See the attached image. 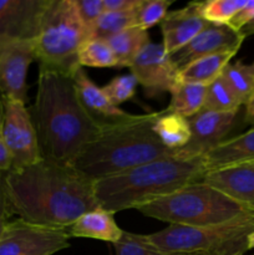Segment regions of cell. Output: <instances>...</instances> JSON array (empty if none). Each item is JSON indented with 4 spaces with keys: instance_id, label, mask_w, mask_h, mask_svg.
I'll use <instances>...</instances> for the list:
<instances>
[{
    "instance_id": "12",
    "label": "cell",
    "mask_w": 254,
    "mask_h": 255,
    "mask_svg": "<svg viewBox=\"0 0 254 255\" xmlns=\"http://www.w3.org/2000/svg\"><path fill=\"white\" fill-rule=\"evenodd\" d=\"M50 0H0V50L35 40Z\"/></svg>"
},
{
    "instance_id": "15",
    "label": "cell",
    "mask_w": 254,
    "mask_h": 255,
    "mask_svg": "<svg viewBox=\"0 0 254 255\" xmlns=\"http://www.w3.org/2000/svg\"><path fill=\"white\" fill-rule=\"evenodd\" d=\"M72 80L81 105L90 117L102 128L128 122L136 117V115L127 114L119 106L112 104L102 91V87L97 86L82 67L76 70V72L72 75Z\"/></svg>"
},
{
    "instance_id": "20",
    "label": "cell",
    "mask_w": 254,
    "mask_h": 255,
    "mask_svg": "<svg viewBox=\"0 0 254 255\" xmlns=\"http://www.w3.org/2000/svg\"><path fill=\"white\" fill-rule=\"evenodd\" d=\"M237 52H222L199 57L182 69L178 74V80L188 84L208 86L209 84L222 76L224 67L231 62Z\"/></svg>"
},
{
    "instance_id": "34",
    "label": "cell",
    "mask_w": 254,
    "mask_h": 255,
    "mask_svg": "<svg viewBox=\"0 0 254 255\" xmlns=\"http://www.w3.org/2000/svg\"><path fill=\"white\" fill-rule=\"evenodd\" d=\"M11 157L5 143L4 134H2V105L0 101V173H6L11 169Z\"/></svg>"
},
{
    "instance_id": "40",
    "label": "cell",
    "mask_w": 254,
    "mask_h": 255,
    "mask_svg": "<svg viewBox=\"0 0 254 255\" xmlns=\"http://www.w3.org/2000/svg\"><path fill=\"white\" fill-rule=\"evenodd\" d=\"M236 255H244V254H236Z\"/></svg>"
},
{
    "instance_id": "25",
    "label": "cell",
    "mask_w": 254,
    "mask_h": 255,
    "mask_svg": "<svg viewBox=\"0 0 254 255\" xmlns=\"http://www.w3.org/2000/svg\"><path fill=\"white\" fill-rule=\"evenodd\" d=\"M136 10L105 11L87 31L89 39L107 40L109 37L136 25Z\"/></svg>"
},
{
    "instance_id": "37",
    "label": "cell",
    "mask_w": 254,
    "mask_h": 255,
    "mask_svg": "<svg viewBox=\"0 0 254 255\" xmlns=\"http://www.w3.org/2000/svg\"><path fill=\"white\" fill-rule=\"evenodd\" d=\"M244 106H246V116H244V120H246L247 124L253 125L254 126V94L252 95V97L248 100V102Z\"/></svg>"
},
{
    "instance_id": "11",
    "label": "cell",
    "mask_w": 254,
    "mask_h": 255,
    "mask_svg": "<svg viewBox=\"0 0 254 255\" xmlns=\"http://www.w3.org/2000/svg\"><path fill=\"white\" fill-rule=\"evenodd\" d=\"M128 67L148 97L171 92L178 82V69L162 44H147Z\"/></svg>"
},
{
    "instance_id": "6",
    "label": "cell",
    "mask_w": 254,
    "mask_h": 255,
    "mask_svg": "<svg viewBox=\"0 0 254 255\" xmlns=\"http://www.w3.org/2000/svg\"><path fill=\"white\" fill-rule=\"evenodd\" d=\"M254 231V213L211 227L169 224L146 236L164 255H236L248 251V237Z\"/></svg>"
},
{
    "instance_id": "17",
    "label": "cell",
    "mask_w": 254,
    "mask_h": 255,
    "mask_svg": "<svg viewBox=\"0 0 254 255\" xmlns=\"http://www.w3.org/2000/svg\"><path fill=\"white\" fill-rule=\"evenodd\" d=\"M202 181L231 198L254 208V168L233 166L206 172Z\"/></svg>"
},
{
    "instance_id": "23",
    "label": "cell",
    "mask_w": 254,
    "mask_h": 255,
    "mask_svg": "<svg viewBox=\"0 0 254 255\" xmlns=\"http://www.w3.org/2000/svg\"><path fill=\"white\" fill-rule=\"evenodd\" d=\"M206 91L207 86L188 84L178 80L176 86L169 92L171 101L166 110L189 119L203 109Z\"/></svg>"
},
{
    "instance_id": "19",
    "label": "cell",
    "mask_w": 254,
    "mask_h": 255,
    "mask_svg": "<svg viewBox=\"0 0 254 255\" xmlns=\"http://www.w3.org/2000/svg\"><path fill=\"white\" fill-rule=\"evenodd\" d=\"M70 237L89 238L97 241L117 243L121 239L124 231L115 221V214L102 208H96L82 214L69 229Z\"/></svg>"
},
{
    "instance_id": "10",
    "label": "cell",
    "mask_w": 254,
    "mask_h": 255,
    "mask_svg": "<svg viewBox=\"0 0 254 255\" xmlns=\"http://www.w3.org/2000/svg\"><path fill=\"white\" fill-rule=\"evenodd\" d=\"M238 112H214L203 110L189 117L191 137L186 146L176 152L178 159L202 158L226 141L237 121Z\"/></svg>"
},
{
    "instance_id": "35",
    "label": "cell",
    "mask_w": 254,
    "mask_h": 255,
    "mask_svg": "<svg viewBox=\"0 0 254 255\" xmlns=\"http://www.w3.org/2000/svg\"><path fill=\"white\" fill-rule=\"evenodd\" d=\"M142 0H104L105 11H131L137 9Z\"/></svg>"
},
{
    "instance_id": "39",
    "label": "cell",
    "mask_w": 254,
    "mask_h": 255,
    "mask_svg": "<svg viewBox=\"0 0 254 255\" xmlns=\"http://www.w3.org/2000/svg\"><path fill=\"white\" fill-rule=\"evenodd\" d=\"M241 166H248V167H252V168H254V161H252V162H248V163L241 164Z\"/></svg>"
},
{
    "instance_id": "24",
    "label": "cell",
    "mask_w": 254,
    "mask_h": 255,
    "mask_svg": "<svg viewBox=\"0 0 254 255\" xmlns=\"http://www.w3.org/2000/svg\"><path fill=\"white\" fill-rule=\"evenodd\" d=\"M227 82L242 105H246L254 94V62L244 64L243 61L229 62L222 72Z\"/></svg>"
},
{
    "instance_id": "8",
    "label": "cell",
    "mask_w": 254,
    "mask_h": 255,
    "mask_svg": "<svg viewBox=\"0 0 254 255\" xmlns=\"http://www.w3.org/2000/svg\"><path fill=\"white\" fill-rule=\"evenodd\" d=\"M66 229L35 226L22 219L9 221L0 236V255H54L70 247Z\"/></svg>"
},
{
    "instance_id": "29",
    "label": "cell",
    "mask_w": 254,
    "mask_h": 255,
    "mask_svg": "<svg viewBox=\"0 0 254 255\" xmlns=\"http://www.w3.org/2000/svg\"><path fill=\"white\" fill-rule=\"evenodd\" d=\"M172 4L173 0H142L136 10L134 26L148 31L154 25L161 24Z\"/></svg>"
},
{
    "instance_id": "14",
    "label": "cell",
    "mask_w": 254,
    "mask_h": 255,
    "mask_svg": "<svg viewBox=\"0 0 254 255\" xmlns=\"http://www.w3.org/2000/svg\"><path fill=\"white\" fill-rule=\"evenodd\" d=\"M244 39L246 36L242 32L232 29L229 25L209 24L186 46L172 54L171 59L174 66L181 71L199 57L229 51L238 52Z\"/></svg>"
},
{
    "instance_id": "26",
    "label": "cell",
    "mask_w": 254,
    "mask_h": 255,
    "mask_svg": "<svg viewBox=\"0 0 254 255\" xmlns=\"http://www.w3.org/2000/svg\"><path fill=\"white\" fill-rule=\"evenodd\" d=\"M241 106V101L222 76L207 86L203 110L214 112H239Z\"/></svg>"
},
{
    "instance_id": "18",
    "label": "cell",
    "mask_w": 254,
    "mask_h": 255,
    "mask_svg": "<svg viewBox=\"0 0 254 255\" xmlns=\"http://www.w3.org/2000/svg\"><path fill=\"white\" fill-rule=\"evenodd\" d=\"M202 161L207 172L241 166L254 161V128L231 139H226L202 157Z\"/></svg>"
},
{
    "instance_id": "16",
    "label": "cell",
    "mask_w": 254,
    "mask_h": 255,
    "mask_svg": "<svg viewBox=\"0 0 254 255\" xmlns=\"http://www.w3.org/2000/svg\"><path fill=\"white\" fill-rule=\"evenodd\" d=\"M211 22L201 14V1H192L178 10L167 12L161 22L164 50L168 55L186 46Z\"/></svg>"
},
{
    "instance_id": "22",
    "label": "cell",
    "mask_w": 254,
    "mask_h": 255,
    "mask_svg": "<svg viewBox=\"0 0 254 255\" xmlns=\"http://www.w3.org/2000/svg\"><path fill=\"white\" fill-rule=\"evenodd\" d=\"M116 57L117 66H129L138 52L149 44L148 31L136 26L128 27L106 40Z\"/></svg>"
},
{
    "instance_id": "3",
    "label": "cell",
    "mask_w": 254,
    "mask_h": 255,
    "mask_svg": "<svg viewBox=\"0 0 254 255\" xmlns=\"http://www.w3.org/2000/svg\"><path fill=\"white\" fill-rule=\"evenodd\" d=\"M158 114L136 115L131 121L104 128L85 147L72 167L95 182L157 159L174 157L176 152L164 147L153 132Z\"/></svg>"
},
{
    "instance_id": "30",
    "label": "cell",
    "mask_w": 254,
    "mask_h": 255,
    "mask_svg": "<svg viewBox=\"0 0 254 255\" xmlns=\"http://www.w3.org/2000/svg\"><path fill=\"white\" fill-rule=\"evenodd\" d=\"M114 247L116 255H164L147 241L146 236L125 231Z\"/></svg>"
},
{
    "instance_id": "2",
    "label": "cell",
    "mask_w": 254,
    "mask_h": 255,
    "mask_svg": "<svg viewBox=\"0 0 254 255\" xmlns=\"http://www.w3.org/2000/svg\"><path fill=\"white\" fill-rule=\"evenodd\" d=\"M29 112L42 159L62 166H72L104 129L80 102L72 76L44 67Z\"/></svg>"
},
{
    "instance_id": "31",
    "label": "cell",
    "mask_w": 254,
    "mask_h": 255,
    "mask_svg": "<svg viewBox=\"0 0 254 255\" xmlns=\"http://www.w3.org/2000/svg\"><path fill=\"white\" fill-rule=\"evenodd\" d=\"M137 84L138 82L134 79L133 75H121V76L114 77L109 84L105 85L102 87V91L112 104L119 106L133 97Z\"/></svg>"
},
{
    "instance_id": "28",
    "label": "cell",
    "mask_w": 254,
    "mask_h": 255,
    "mask_svg": "<svg viewBox=\"0 0 254 255\" xmlns=\"http://www.w3.org/2000/svg\"><path fill=\"white\" fill-rule=\"evenodd\" d=\"M247 0H207L201 1V14L211 24L228 25L243 9Z\"/></svg>"
},
{
    "instance_id": "1",
    "label": "cell",
    "mask_w": 254,
    "mask_h": 255,
    "mask_svg": "<svg viewBox=\"0 0 254 255\" xmlns=\"http://www.w3.org/2000/svg\"><path fill=\"white\" fill-rule=\"evenodd\" d=\"M11 214L35 226L69 229L82 214L99 208L94 181L72 166L41 159L4 174Z\"/></svg>"
},
{
    "instance_id": "9",
    "label": "cell",
    "mask_w": 254,
    "mask_h": 255,
    "mask_svg": "<svg viewBox=\"0 0 254 255\" xmlns=\"http://www.w3.org/2000/svg\"><path fill=\"white\" fill-rule=\"evenodd\" d=\"M0 101L2 105V134L11 157V169L25 168L41 161L39 142L29 109L21 101Z\"/></svg>"
},
{
    "instance_id": "38",
    "label": "cell",
    "mask_w": 254,
    "mask_h": 255,
    "mask_svg": "<svg viewBox=\"0 0 254 255\" xmlns=\"http://www.w3.org/2000/svg\"><path fill=\"white\" fill-rule=\"evenodd\" d=\"M248 251H251V249H254V231L252 232L251 234H249L248 237Z\"/></svg>"
},
{
    "instance_id": "7",
    "label": "cell",
    "mask_w": 254,
    "mask_h": 255,
    "mask_svg": "<svg viewBox=\"0 0 254 255\" xmlns=\"http://www.w3.org/2000/svg\"><path fill=\"white\" fill-rule=\"evenodd\" d=\"M86 40L75 0H50L35 39L36 61L40 67L72 76L81 67L77 52Z\"/></svg>"
},
{
    "instance_id": "36",
    "label": "cell",
    "mask_w": 254,
    "mask_h": 255,
    "mask_svg": "<svg viewBox=\"0 0 254 255\" xmlns=\"http://www.w3.org/2000/svg\"><path fill=\"white\" fill-rule=\"evenodd\" d=\"M4 174L5 173H0V236H1L5 226L9 222V217L11 214L9 209V204H7L6 194H5Z\"/></svg>"
},
{
    "instance_id": "27",
    "label": "cell",
    "mask_w": 254,
    "mask_h": 255,
    "mask_svg": "<svg viewBox=\"0 0 254 255\" xmlns=\"http://www.w3.org/2000/svg\"><path fill=\"white\" fill-rule=\"evenodd\" d=\"M77 60L81 67H115L116 57L109 42L102 39H89L80 46Z\"/></svg>"
},
{
    "instance_id": "13",
    "label": "cell",
    "mask_w": 254,
    "mask_h": 255,
    "mask_svg": "<svg viewBox=\"0 0 254 255\" xmlns=\"http://www.w3.org/2000/svg\"><path fill=\"white\" fill-rule=\"evenodd\" d=\"M35 60V40L15 42L0 50V100L26 104V76Z\"/></svg>"
},
{
    "instance_id": "21",
    "label": "cell",
    "mask_w": 254,
    "mask_h": 255,
    "mask_svg": "<svg viewBox=\"0 0 254 255\" xmlns=\"http://www.w3.org/2000/svg\"><path fill=\"white\" fill-rule=\"evenodd\" d=\"M153 132L161 143L171 151L183 148L191 137V127L187 117L163 110L153 124Z\"/></svg>"
},
{
    "instance_id": "5",
    "label": "cell",
    "mask_w": 254,
    "mask_h": 255,
    "mask_svg": "<svg viewBox=\"0 0 254 255\" xmlns=\"http://www.w3.org/2000/svg\"><path fill=\"white\" fill-rule=\"evenodd\" d=\"M146 217L186 227H211L254 213V208L222 193L203 181L138 207Z\"/></svg>"
},
{
    "instance_id": "33",
    "label": "cell",
    "mask_w": 254,
    "mask_h": 255,
    "mask_svg": "<svg viewBox=\"0 0 254 255\" xmlns=\"http://www.w3.org/2000/svg\"><path fill=\"white\" fill-rule=\"evenodd\" d=\"M254 21V0H247L246 5L243 6V9L231 20L229 22V26L232 29L237 30V31L241 32V30L243 27H246L247 25L251 24Z\"/></svg>"
},
{
    "instance_id": "4",
    "label": "cell",
    "mask_w": 254,
    "mask_h": 255,
    "mask_svg": "<svg viewBox=\"0 0 254 255\" xmlns=\"http://www.w3.org/2000/svg\"><path fill=\"white\" fill-rule=\"evenodd\" d=\"M206 172L202 158L184 161L167 157L95 181V197L100 208L116 214L202 181Z\"/></svg>"
},
{
    "instance_id": "32",
    "label": "cell",
    "mask_w": 254,
    "mask_h": 255,
    "mask_svg": "<svg viewBox=\"0 0 254 255\" xmlns=\"http://www.w3.org/2000/svg\"><path fill=\"white\" fill-rule=\"evenodd\" d=\"M75 4H76L80 19L87 31L105 12L104 0H75Z\"/></svg>"
}]
</instances>
